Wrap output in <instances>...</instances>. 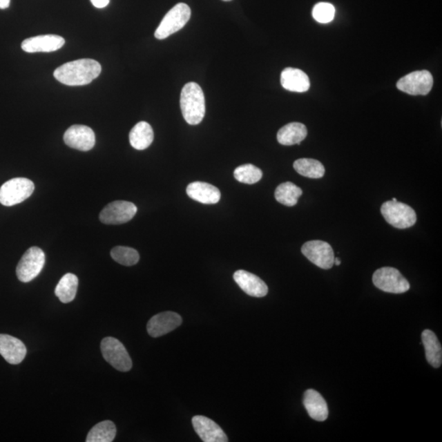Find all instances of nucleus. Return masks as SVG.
I'll use <instances>...</instances> for the list:
<instances>
[{
	"mask_svg": "<svg viewBox=\"0 0 442 442\" xmlns=\"http://www.w3.org/2000/svg\"><path fill=\"white\" fill-rule=\"evenodd\" d=\"M11 0H0V10H6L10 6Z\"/></svg>",
	"mask_w": 442,
	"mask_h": 442,
	"instance_id": "obj_32",
	"label": "nucleus"
},
{
	"mask_svg": "<svg viewBox=\"0 0 442 442\" xmlns=\"http://www.w3.org/2000/svg\"><path fill=\"white\" fill-rule=\"evenodd\" d=\"M65 44V39L56 35H38L25 39L21 48L26 52H50L60 50Z\"/></svg>",
	"mask_w": 442,
	"mask_h": 442,
	"instance_id": "obj_15",
	"label": "nucleus"
},
{
	"mask_svg": "<svg viewBox=\"0 0 442 442\" xmlns=\"http://www.w3.org/2000/svg\"><path fill=\"white\" fill-rule=\"evenodd\" d=\"M101 352L106 361L113 368L128 372L132 368V361L129 353L119 340L108 337L101 343Z\"/></svg>",
	"mask_w": 442,
	"mask_h": 442,
	"instance_id": "obj_7",
	"label": "nucleus"
},
{
	"mask_svg": "<svg viewBox=\"0 0 442 442\" xmlns=\"http://www.w3.org/2000/svg\"><path fill=\"white\" fill-rule=\"evenodd\" d=\"M35 185L32 180L15 178L7 181L0 188V203L12 206L24 202L32 195Z\"/></svg>",
	"mask_w": 442,
	"mask_h": 442,
	"instance_id": "obj_5",
	"label": "nucleus"
},
{
	"mask_svg": "<svg viewBox=\"0 0 442 442\" xmlns=\"http://www.w3.org/2000/svg\"><path fill=\"white\" fill-rule=\"evenodd\" d=\"M334 265H337V267H338V265H341V260H340L338 258H334Z\"/></svg>",
	"mask_w": 442,
	"mask_h": 442,
	"instance_id": "obj_33",
	"label": "nucleus"
},
{
	"mask_svg": "<svg viewBox=\"0 0 442 442\" xmlns=\"http://www.w3.org/2000/svg\"><path fill=\"white\" fill-rule=\"evenodd\" d=\"M281 85L287 90L303 93L309 90L311 82L303 70L287 68L281 73Z\"/></svg>",
	"mask_w": 442,
	"mask_h": 442,
	"instance_id": "obj_20",
	"label": "nucleus"
},
{
	"mask_svg": "<svg viewBox=\"0 0 442 442\" xmlns=\"http://www.w3.org/2000/svg\"><path fill=\"white\" fill-rule=\"evenodd\" d=\"M117 435V428L110 420L101 422L88 432L87 442H112Z\"/></svg>",
	"mask_w": 442,
	"mask_h": 442,
	"instance_id": "obj_25",
	"label": "nucleus"
},
{
	"mask_svg": "<svg viewBox=\"0 0 442 442\" xmlns=\"http://www.w3.org/2000/svg\"><path fill=\"white\" fill-rule=\"evenodd\" d=\"M130 143L137 150H144L152 144L154 139L153 128L148 122H140L130 133Z\"/></svg>",
	"mask_w": 442,
	"mask_h": 442,
	"instance_id": "obj_23",
	"label": "nucleus"
},
{
	"mask_svg": "<svg viewBox=\"0 0 442 442\" xmlns=\"http://www.w3.org/2000/svg\"><path fill=\"white\" fill-rule=\"evenodd\" d=\"M93 6L97 8H104L107 7L110 3V0H90Z\"/></svg>",
	"mask_w": 442,
	"mask_h": 442,
	"instance_id": "obj_31",
	"label": "nucleus"
},
{
	"mask_svg": "<svg viewBox=\"0 0 442 442\" xmlns=\"http://www.w3.org/2000/svg\"><path fill=\"white\" fill-rule=\"evenodd\" d=\"M392 201H393V202H396V201H397V199H396V198H393L392 199Z\"/></svg>",
	"mask_w": 442,
	"mask_h": 442,
	"instance_id": "obj_34",
	"label": "nucleus"
},
{
	"mask_svg": "<svg viewBox=\"0 0 442 442\" xmlns=\"http://www.w3.org/2000/svg\"><path fill=\"white\" fill-rule=\"evenodd\" d=\"M191 17V10L186 3H180L168 12L161 21L155 37L164 39L182 29Z\"/></svg>",
	"mask_w": 442,
	"mask_h": 442,
	"instance_id": "obj_3",
	"label": "nucleus"
},
{
	"mask_svg": "<svg viewBox=\"0 0 442 442\" xmlns=\"http://www.w3.org/2000/svg\"><path fill=\"white\" fill-rule=\"evenodd\" d=\"M79 280L73 273H66L56 286L55 294L63 303L72 302L76 298Z\"/></svg>",
	"mask_w": 442,
	"mask_h": 442,
	"instance_id": "obj_24",
	"label": "nucleus"
},
{
	"mask_svg": "<svg viewBox=\"0 0 442 442\" xmlns=\"http://www.w3.org/2000/svg\"><path fill=\"white\" fill-rule=\"evenodd\" d=\"M233 175L238 182L253 184L262 180L263 173L258 167L253 164H245L237 167Z\"/></svg>",
	"mask_w": 442,
	"mask_h": 442,
	"instance_id": "obj_28",
	"label": "nucleus"
},
{
	"mask_svg": "<svg viewBox=\"0 0 442 442\" xmlns=\"http://www.w3.org/2000/svg\"><path fill=\"white\" fill-rule=\"evenodd\" d=\"M433 77L427 70H417L406 75L398 81V90L410 95H427L432 90Z\"/></svg>",
	"mask_w": 442,
	"mask_h": 442,
	"instance_id": "obj_9",
	"label": "nucleus"
},
{
	"mask_svg": "<svg viewBox=\"0 0 442 442\" xmlns=\"http://www.w3.org/2000/svg\"><path fill=\"white\" fill-rule=\"evenodd\" d=\"M223 1L229 2V1H231V0H223Z\"/></svg>",
	"mask_w": 442,
	"mask_h": 442,
	"instance_id": "obj_35",
	"label": "nucleus"
},
{
	"mask_svg": "<svg viewBox=\"0 0 442 442\" xmlns=\"http://www.w3.org/2000/svg\"><path fill=\"white\" fill-rule=\"evenodd\" d=\"M186 192L190 198L202 204H215L220 201L221 196L218 188L199 181L189 184Z\"/></svg>",
	"mask_w": 442,
	"mask_h": 442,
	"instance_id": "obj_19",
	"label": "nucleus"
},
{
	"mask_svg": "<svg viewBox=\"0 0 442 442\" xmlns=\"http://www.w3.org/2000/svg\"><path fill=\"white\" fill-rule=\"evenodd\" d=\"M381 213L388 224L397 229H408L416 223L417 215L412 207L400 202L387 201Z\"/></svg>",
	"mask_w": 442,
	"mask_h": 442,
	"instance_id": "obj_4",
	"label": "nucleus"
},
{
	"mask_svg": "<svg viewBox=\"0 0 442 442\" xmlns=\"http://www.w3.org/2000/svg\"><path fill=\"white\" fill-rule=\"evenodd\" d=\"M302 195V189L291 182H285L278 185L275 193L277 202L287 206L297 205L298 198Z\"/></svg>",
	"mask_w": 442,
	"mask_h": 442,
	"instance_id": "obj_27",
	"label": "nucleus"
},
{
	"mask_svg": "<svg viewBox=\"0 0 442 442\" xmlns=\"http://www.w3.org/2000/svg\"><path fill=\"white\" fill-rule=\"evenodd\" d=\"M233 280L240 289L251 297L263 298L268 294L267 284L253 273L240 269L233 273Z\"/></svg>",
	"mask_w": 442,
	"mask_h": 442,
	"instance_id": "obj_16",
	"label": "nucleus"
},
{
	"mask_svg": "<svg viewBox=\"0 0 442 442\" xmlns=\"http://www.w3.org/2000/svg\"><path fill=\"white\" fill-rule=\"evenodd\" d=\"M181 324L182 318L178 314L166 311L153 316L148 323L147 330L151 337L159 338L171 333Z\"/></svg>",
	"mask_w": 442,
	"mask_h": 442,
	"instance_id": "obj_13",
	"label": "nucleus"
},
{
	"mask_svg": "<svg viewBox=\"0 0 442 442\" xmlns=\"http://www.w3.org/2000/svg\"><path fill=\"white\" fill-rule=\"evenodd\" d=\"M137 207L131 202L114 201L100 212L99 220L105 224H122L134 218Z\"/></svg>",
	"mask_w": 442,
	"mask_h": 442,
	"instance_id": "obj_11",
	"label": "nucleus"
},
{
	"mask_svg": "<svg viewBox=\"0 0 442 442\" xmlns=\"http://www.w3.org/2000/svg\"><path fill=\"white\" fill-rule=\"evenodd\" d=\"M303 404L311 419L319 422L325 421L328 419V405L319 392L309 389L304 393Z\"/></svg>",
	"mask_w": 442,
	"mask_h": 442,
	"instance_id": "obj_18",
	"label": "nucleus"
},
{
	"mask_svg": "<svg viewBox=\"0 0 442 442\" xmlns=\"http://www.w3.org/2000/svg\"><path fill=\"white\" fill-rule=\"evenodd\" d=\"M294 167L300 175L311 179H320L325 175L324 165L319 161L311 158H300L295 161Z\"/></svg>",
	"mask_w": 442,
	"mask_h": 442,
	"instance_id": "obj_26",
	"label": "nucleus"
},
{
	"mask_svg": "<svg viewBox=\"0 0 442 442\" xmlns=\"http://www.w3.org/2000/svg\"><path fill=\"white\" fill-rule=\"evenodd\" d=\"M193 426L197 434L204 442H227V434L218 423L209 418L197 415L192 419Z\"/></svg>",
	"mask_w": 442,
	"mask_h": 442,
	"instance_id": "obj_14",
	"label": "nucleus"
},
{
	"mask_svg": "<svg viewBox=\"0 0 442 442\" xmlns=\"http://www.w3.org/2000/svg\"><path fill=\"white\" fill-rule=\"evenodd\" d=\"M307 126L302 123L291 122L282 126L277 134L278 142L282 145L300 144L307 138Z\"/></svg>",
	"mask_w": 442,
	"mask_h": 442,
	"instance_id": "obj_21",
	"label": "nucleus"
},
{
	"mask_svg": "<svg viewBox=\"0 0 442 442\" xmlns=\"http://www.w3.org/2000/svg\"><path fill=\"white\" fill-rule=\"evenodd\" d=\"M46 256L38 247H30L26 251L20 260L16 269L17 276L21 282H28L32 281L41 272Z\"/></svg>",
	"mask_w": 442,
	"mask_h": 442,
	"instance_id": "obj_8",
	"label": "nucleus"
},
{
	"mask_svg": "<svg viewBox=\"0 0 442 442\" xmlns=\"http://www.w3.org/2000/svg\"><path fill=\"white\" fill-rule=\"evenodd\" d=\"M102 66L94 59H79L69 61L57 68L54 76L57 81L69 86H86L98 78Z\"/></svg>",
	"mask_w": 442,
	"mask_h": 442,
	"instance_id": "obj_1",
	"label": "nucleus"
},
{
	"mask_svg": "<svg viewBox=\"0 0 442 442\" xmlns=\"http://www.w3.org/2000/svg\"><path fill=\"white\" fill-rule=\"evenodd\" d=\"M64 142L68 147L79 150V151H90L95 147L96 139L94 131L91 128L74 125L65 132Z\"/></svg>",
	"mask_w": 442,
	"mask_h": 442,
	"instance_id": "obj_12",
	"label": "nucleus"
},
{
	"mask_svg": "<svg viewBox=\"0 0 442 442\" xmlns=\"http://www.w3.org/2000/svg\"><path fill=\"white\" fill-rule=\"evenodd\" d=\"M110 256L115 262L125 265V267H132L139 262L140 254L134 249L128 247H115L110 251Z\"/></svg>",
	"mask_w": 442,
	"mask_h": 442,
	"instance_id": "obj_29",
	"label": "nucleus"
},
{
	"mask_svg": "<svg viewBox=\"0 0 442 442\" xmlns=\"http://www.w3.org/2000/svg\"><path fill=\"white\" fill-rule=\"evenodd\" d=\"M312 15L314 19L320 23H329L334 19L335 8L329 3H319L314 7Z\"/></svg>",
	"mask_w": 442,
	"mask_h": 442,
	"instance_id": "obj_30",
	"label": "nucleus"
},
{
	"mask_svg": "<svg viewBox=\"0 0 442 442\" xmlns=\"http://www.w3.org/2000/svg\"><path fill=\"white\" fill-rule=\"evenodd\" d=\"M302 253L306 258L324 269H329L334 265V253L329 243L321 240H312L304 243Z\"/></svg>",
	"mask_w": 442,
	"mask_h": 442,
	"instance_id": "obj_10",
	"label": "nucleus"
},
{
	"mask_svg": "<svg viewBox=\"0 0 442 442\" xmlns=\"http://www.w3.org/2000/svg\"><path fill=\"white\" fill-rule=\"evenodd\" d=\"M374 285L386 293L400 294L410 290V282L397 269L383 267L373 275Z\"/></svg>",
	"mask_w": 442,
	"mask_h": 442,
	"instance_id": "obj_6",
	"label": "nucleus"
},
{
	"mask_svg": "<svg viewBox=\"0 0 442 442\" xmlns=\"http://www.w3.org/2000/svg\"><path fill=\"white\" fill-rule=\"evenodd\" d=\"M422 342L428 363L434 368H439L442 363V348L439 338L432 331L426 329L423 332Z\"/></svg>",
	"mask_w": 442,
	"mask_h": 442,
	"instance_id": "obj_22",
	"label": "nucleus"
},
{
	"mask_svg": "<svg viewBox=\"0 0 442 442\" xmlns=\"http://www.w3.org/2000/svg\"><path fill=\"white\" fill-rule=\"evenodd\" d=\"M0 355L8 363L19 365L25 359L26 347L21 340L8 334H0Z\"/></svg>",
	"mask_w": 442,
	"mask_h": 442,
	"instance_id": "obj_17",
	"label": "nucleus"
},
{
	"mask_svg": "<svg viewBox=\"0 0 442 442\" xmlns=\"http://www.w3.org/2000/svg\"><path fill=\"white\" fill-rule=\"evenodd\" d=\"M180 108L184 120L189 125L201 123L206 113L205 96L197 83L189 82L182 88L180 95Z\"/></svg>",
	"mask_w": 442,
	"mask_h": 442,
	"instance_id": "obj_2",
	"label": "nucleus"
}]
</instances>
